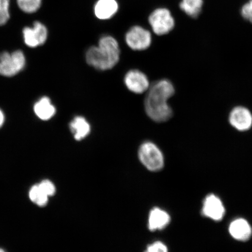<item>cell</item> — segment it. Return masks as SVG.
Instances as JSON below:
<instances>
[{
    "mask_svg": "<svg viewBox=\"0 0 252 252\" xmlns=\"http://www.w3.org/2000/svg\"><path fill=\"white\" fill-rule=\"evenodd\" d=\"M225 211L222 201L216 195L209 194L205 198L202 209L204 216L215 220H221Z\"/></svg>",
    "mask_w": 252,
    "mask_h": 252,
    "instance_id": "obj_10",
    "label": "cell"
},
{
    "mask_svg": "<svg viewBox=\"0 0 252 252\" xmlns=\"http://www.w3.org/2000/svg\"><path fill=\"white\" fill-rule=\"evenodd\" d=\"M148 22L151 30L157 36L168 34L175 26V20L171 11L165 7H158L151 12Z\"/></svg>",
    "mask_w": 252,
    "mask_h": 252,
    "instance_id": "obj_3",
    "label": "cell"
},
{
    "mask_svg": "<svg viewBox=\"0 0 252 252\" xmlns=\"http://www.w3.org/2000/svg\"><path fill=\"white\" fill-rule=\"evenodd\" d=\"M0 252H5L4 250H2V249H0Z\"/></svg>",
    "mask_w": 252,
    "mask_h": 252,
    "instance_id": "obj_23",
    "label": "cell"
},
{
    "mask_svg": "<svg viewBox=\"0 0 252 252\" xmlns=\"http://www.w3.org/2000/svg\"><path fill=\"white\" fill-rule=\"evenodd\" d=\"M121 49L118 40L111 35L100 37L97 46L89 47L86 54L88 64L97 70H110L118 64Z\"/></svg>",
    "mask_w": 252,
    "mask_h": 252,
    "instance_id": "obj_2",
    "label": "cell"
},
{
    "mask_svg": "<svg viewBox=\"0 0 252 252\" xmlns=\"http://www.w3.org/2000/svg\"><path fill=\"white\" fill-rule=\"evenodd\" d=\"M26 63L24 53L17 50L9 53L4 52L0 54V75L10 77L23 70Z\"/></svg>",
    "mask_w": 252,
    "mask_h": 252,
    "instance_id": "obj_6",
    "label": "cell"
},
{
    "mask_svg": "<svg viewBox=\"0 0 252 252\" xmlns=\"http://www.w3.org/2000/svg\"><path fill=\"white\" fill-rule=\"evenodd\" d=\"M119 9L117 0H96L94 5V14L97 20L108 21L117 14Z\"/></svg>",
    "mask_w": 252,
    "mask_h": 252,
    "instance_id": "obj_12",
    "label": "cell"
},
{
    "mask_svg": "<svg viewBox=\"0 0 252 252\" xmlns=\"http://www.w3.org/2000/svg\"><path fill=\"white\" fill-rule=\"evenodd\" d=\"M19 8L25 13H35L40 8L42 0H17Z\"/></svg>",
    "mask_w": 252,
    "mask_h": 252,
    "instance_id": "obj_18",
    "label": "cell"
},
{
    "mask_svg": "<svg viewBox=\"0 0 252 252\" xmlns=\"http://www.w3.org/2000/svg\"><path fill=\"white\" fill-rule=\"evenodd\" d=\"M125 42L134 51H144L152 43L151 32L139 25L132 26L125 34Z\"/></svg>",
    "mask_w": 252,
    "mask_h": 252,
    "instance_id": "obj_5",
    "label": "cell"
},
{
    "mask_svg": "<svg viewBox=\"0 0 252 252\" xmlns=\"http://www.w3.org/2000/svg\"><path fill=\"white\" fill-rule=\"evenodd\" d=\"M230 124L239 131H247L252 126V115L244 107H236L229 115Z\"/></svg>",
    "mask_w": 252,
    "mask_h": 252,
    "instance_id": "obj_11",
    "label": "cell"
},
{
    "mask_svg": "<svg viewBox=\"0 0 252 252\" xmlns=\"http://www.w3.org/2000/svg\"><path fill=\"white\" fill-rule=\"evenodd\" d=\"M203 6V0H181L179 8L191 18H196L201 13Z\"/></svg>",
    "mask_w": 252,
    "mask_h": 252,
    "instance_id": "obj_17",
    "label": "cell"
},
{
    "mask_svg": "<svg viewBox=\"0 0 252 252\" xmlns=\"http://www.w3.org/2000/svg\"><path fill=\"white\" fill-rule=\"evenodd\" d=\"M70 128L77 141L86 138L91 133V125L83 116H76L70 122Z\"/></svg>",
    "mask_w": 252,
    "mask_h": 252,
    "instance_id": "obj_14",
    "label": "cell"
},
{
    "mask_svg": "<svg viewBox=\"0 0 252 252\" xmlns=\"http://www.w3.org/2000/svg\"><path fill=\"white\" fill-rule=\"evenodd\" d=\"M229 232L232 238L240 241H247L252 234L250 223L244 219H238L230 223Z\"/></svg>",
    "mask_w": 252,
    "mask_h": 252,
    "instance_id": "obj_13",
    "label": "cell"
},
{
    "mask_svg": "<svg viewBox=\"0 0 252 252\" xmlns=\"http://www.w3.org/2000/svg\"><path fill=\"white\" fill-rule=\"evenodd\" d=\"M175 88L171 81L161 80L150 87L145 99V110L153 121L165 122L172 117L173 111L168 100L174 94Z\"/></svg>",
    "mask_w": 252,
    "mask_h": 252,
    "instance_id": "obj_1",
    "label": "cell"
},
{
    "mask_svg": "<svg viewBox=\"0 0 252 252\" xmlns=\"http://www.w3.org/2000/svg\"><path fill=\"white\" fill-rule=\"evenodd\" d=\"M34 112L41 120L48 121L55 115V107L51 103L48 97H43L34 105Z\"/></svg>",
    "mask_w": 252,
    "mask_h": 252,
    "instance_id": "obj_16",
    "label": "cell"
},
{
    "mask_svg": "<svg viewBox=\"0 0 252 252\" xmlns=\"http://www.w3.org/2000/svg\"><path fill=\"white\" fill-rule=\"evenodd\" d=\"M23 33L25 43L32 48L43 45L48 36L46 27L39 21L34 22L32 27L24 28Z\"/></svg>",
    "mask_w": 252,
    "mask_h": 252,
    "instance_id": "obj_7",
    "label": "cell"
},
{
    "mask_svg": "<svg viewBox=\"0 0 252 252\" xmlns=\"http://www.w3.org/2000/svg\"><path fill=\"white\" fill-rule=\"evenodd\" d=\"M55 193L54 184L51 181L45 180L31 188L29 196L31 200L34 204L43 207L48 203L49 197L53 196Z\"/></svg>",
    "mask_w": 252,
    "mask_h": 252,
    "instance_id": "obj_8",
    "label": "cell"
},
{
    "mask_svg": "<svg viewBox=\"0 0 252 252\" xmlns=\"http://www.w3.org/2000/svg\"><path fill=\"white\" fill-rule=\"evenodd\" d=\"M241 15L245 20L252 24V0H250L242 6Z\"/></svg>",
    "mask_w": 252,
    "mask_h": 252,
    "instance_id": "obj_20",
    "label": "cell"
},
{
    "mask_svg": "<svg viewBox=\"0 0 252 252\" xmlns=\"http://www.w3.org/2000/svg\"><path fill=\"white\" fill-rule=\"evenodd\" d=\"M144 252H168V250L162 242H156L149 245Z\"/></svg>",
    "mask_w": 252,
    "mask_h": 252,
    "instance_id": "obj_21",
    "label": "cell"
},
{
    "mask_svg": "<svg viewBox=\"0 0 252 252\" xmlns=\"http://www.w3.org/2000/svg\"><path fill=\"white\" fill-rule=\"evenodd\" d=\"M9 7L10 0H0V26L7 24L10 18Z\"/></svg>",
    "mask_w": 252,
    "mask_h": 252,
    "instance_id": "obj_19",
    "label": "cell"
},
{
    "mask_svg": "<svg viewBox=\"0 0 252 252\" xmlns=\"http://www.w3.org/2000/svg\"><path fill=\"white\" fill-rule=\"evenodd\" d=\"M138 157L141 162L151 171H159L164 165L161 151L152 142H144L141 145Z\"/></svg>",
    "mask_w": 252,
    "mask_h": 252,
    "instance_id": "obj_4",
    "label": "cell"
},
{
    "mask_svg": "<svg viewBox=\"0 0 252 252\" xmlns=\"http://www.w3.org/2000/svg\"><path fill=\"white\" fill-rule=\"evenodd\" d=\"M124 81L127 89L134 94H143L149 90L150 87L147 75L138 70H131L127 72Z\"/></svg>",
    "mask_w": 252,
    "mask_h": 252,
    "instance_id": "obj_9",
    "label": "cell"
},
{
    "mask_svg": "<svg viewBox=\"0 0 252 252\" xmlns=\"http://www.w3.org/2000/svg\"><path fill=\"white\" fill-rule=\"evenodd\" d=\"M5 122V116L4 113L0 109V128L4 125Z\"/></svg>",
    "mask_w": 252,
    "mask_h": 252,
    "instance_id": "obj_22",
    "label": "cell"
},
{
    "mask_svg": "<svg viewBox=\"0 0 252 252\" xmlns=\"http://www.w3.org/2000/svg\"><path fill=\"white\" fill-rule=\"evenodd\" d=\"M169 214L165 211L155 208L151 211L149 219V227L151 231H156L166 227L170 222Z\"/></svg>",
    "mask_w": 252,
    "mask_h": 252,
    "instance_id": "obj_15",
    "label": "cell"
}]
</instances>
